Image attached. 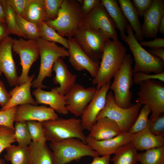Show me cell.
Wrapping results in <instances>:
<instances>
[{
    "label": "cell",
    "instance_id": "1",
    "mask_svg": "<svg viewBox=\"0 0 164 164\" xmlns=\"http://www.w3.org/2000/svg\"><path fill=\"white\" fill-rule=\"evenodd\" d=\"M126 49L118 38L108 39L103 50L97 73L92 81L96 90L111 81L120 68L126 54Z\"/></svg>",
    "mask_w": 164,
    "mask_h": 164
},
{
    "label": "cell",
    "instance_id": "2",
    "mask_svg": "<svg viewBox=\"0 0 164 164\" xmlns=\"http://www.w3.org/2000/svg\"><path fill=\"white\" fill-rule=\"evenodd\" d=\"M84 16L78 0H63L57 18L45 22L62 37H73L83 24Z\"/></svg>",
    "mask_w": 164,
    "mask_h": 164
},
{
    "label": "cell",
    "instance_id": "3",
    "mask_svg": "<svg viewBox=\"0 0 164 164\" xmlns=\"http://www.w3.org/2000/svg\"><path fill=\"white\" fill-rule=\"evenodd\" d=\"M41 123L46 141L57 142L75 138L86 143L87 136L84 132V129L80 118L74 117L68 119L58 118Z\"/></svg>",
    "mask_w": 164,
    "mask_h": 164
},
{
    "label": "cell",
    "instance_id": "4",
    "mask_svg": "<svg viewBox=\"0 0 164 164\" xmlns=\"http://www.w3.org/2000/svg\"><path fill=\"white\" fill-rule=\"evenodd\" d=\"M133 60L130 54H126L121 65L114 77L110 89L113 93L115 102L119 107L127 108L132 105Z\"/></svg>",
    "mask_w": 164,
    "mask_h": 164
},
{
    "label": "cell",
    "instance_id": "5",
    "mask_svg": "<svg viewBox=\"0 0 164 164\" xmlns=\"http://www.w3.org/2000/svg\"><path fill=\"white\" fill-rule=\"evenodd\" d=\"M126 32L127 35L123 40L128 44L133 56L135 62L133 73H158L164 72V62L152 55L140 45L129 24L127 26Z\"/></svg>",
    "mask_w": 164,
    "mask_h": 164
},
{
    "label": "cell",
    "instance_id": "6",
    "mask_svg": "<svg viewBox=\"0 0 164 164\" xmlns=\"http://www.w3.org/2000/svg\"><path fill=\"white\" fill-rule=\"evenodd\" d=\"M49 148L53 152L54 164H67L85 156H99L87 144L80 139L71 138L57 142H51Z\"/></svg>",
    "mask_w": 164,
    "mask_h": 164
},
{
    "label": "cell",
    "instance_id": "7",
    "mask_svg": "<svg viewBox=\"0 0 164 164\" xmlns=\"http://www.w3.org/2000/svg\"><path fill=\"white\" fill-rule=\"evenodd\" d=\"M40 56V63L39 73L37 78L32 82V87H45L43 84L44 79L52 76L53 66L59 58L69 57L68 50L58 46L55 43L39 38L36 39Z\"/></svg>",
    "mask_w": 164,
    "mask_h": 164
},
{
    "label": "cell",
    "instance_id": "8",
    "mask_svg": "<svg viewBox=\"0 0 164 164\" xmlns=\"http://www.w3.org/2000/svg\"><path fill=\"white\" fill-rule=\"evenodd\" d=\"M142 105L136 102L127 108H123L116 103L112 91L108 92L105 106L99 113L96 120L106 117L115 121L119 126L122 133L128 132L139 113Z\"/></svg>",
    "mask_w": 164,
    "mask_h": 164
},
{
    "label": "cell",
    "instance_id": "9",
    "mask_svg": "<svg viewBox=\"0 0 164 164\" xmlns=\"http://www.w3.org/2000/svg\"><path fill=\"white\" fill-rule=\"evenodd\" d=\"M155 80L145 81L140 85L136 102L147 106L152 114L149 119H155L164 113V86Z\"/></svg>",
    "mask_w": 164,
    "mask_h": 164
},
{
    "label": "cell",
    "instance_id": "10",
    "mask_svg": "<svg viewBox=\"0 0 164 164\" xmlns=\"http://www.w3.org/2000/svg\"><path fill=\"white\" fill-rule=\"evenodd\" d=\"M73 38L87 55L98 63L105 44L110 39L101 31L92 29L84 24L78 28Z\"/></svg>",
    "mask_w": 164,
    "mask_h": 164
},
{
    "label": "cell",
    "instance_id": "11",
    "mask_svg": "<svg viewBox=\"0 0 164 164\" xmlns=\"http://www.w3.org/2000/svg\"><path fill=\"white\" fill-rule=\"evenodd\" d=\"M12 50L20 57L22 71L19 77L18 85L27 81L30 76L28 75L30 68L36 61L39 56V46L36 40H25L20 37L13 39Z\"/></svg>",
    "mask_w": 164,
    "mask_h": 164
},
{
    "label": "cell",
    "instance_id": "12",
    "mask_svg": "<svg viewBox=\"0 0 164 164\" xmlns=\"http://www.w3.org/2000/svg\"><path fill=\"white\" fill-rule=\"evenodd\" d=\"M83 24L92 29L101 31L110 39H118L115 24L101 2L84 16Z\"/></svg>",
    "mask_w": 164,
    "mask_h": 164
},
{
    "label": "cell",
    "instance_id": "13",
    "mask_svg": "<svg viewBox=\"0 0 164 164\" xmlns=\"http://www.w3.org/2000/svg\"><path fill=\"white\" fill-rule=\"evenodd\" d=\"M96 91L94 87L85 88L81 85L76 84L64 96L67 111L77 117L81 116Z\"/></svg>",
    "mask_w": 164,
    "mask_h": 164
},
{
    "label": "cell",
    "instance_id": "14",
    "mask_svg": "<svg viewBox=\"0 0 164 164\" xmlns=\"http://www.w3.org/2000/svg\"><path fill=\"white\" fill-rule=\"evenodd\" d=\"M111 83L109 81L96 90L92 99L84 109L80 119L84 129L90 131L96 121L97 115L104 107Z\"/></svg>",
    "mask_w": 164,
    "mask_h": 164
},
{
    "label": "cell",
    "instance_id": "15",
    "mask_svg": "<svg viewBox=\"0 0 164 164\" xmlns=\"http://www.w3.org/2000/svg\"><path fill=\"white\" fill-rule=\"evenodd\" d=\"M69 60L72 67L78 71L85 70L93 78L97 75L99 63L91 59L83 50L73 37L68 38Z\"/></svg>",
    "mask_w": 164,
    "mask_h": 164
},
{
    "label": "cell",
    "instance_id": "16",
    "mask_svg": "<svg viewBox=\"0 0 164 164\" xmlns=\"http://www.w3.org/2000/svg\"><path fill=\"white\" fill-rule=\"evenodd\" d=\"M58 118V115L50 107L27 104L17 106L14 121L15 122L29 121L42 122Z\"/></svg>",
    "mask_w": 164,
    "mask_h": 164
},
{
    "label": "cell",
    "instance_id": "17",
    "mask_svg": "<svg viewBox=\"0 0 164 164\" xmlns=\"http://www.w3.org/2000/svg\"><path fill=\"white\" fill-rule=\"evenodd\" d=\"M13 39L9 36L0 43V71L5 76L9 85H18L19 77L12 53Z\"/></svg>",
    "mask_w": 164,
    "mask_h": 164
},
{
    "label": "cell",
    "instance_id": "18",
    "mask_svg": "<svg viewBox=\"0 0 164 164\" xmlns=\"http://www.w3.org/2000/svg\"><path fill=\"white\" fill-rule=\"evenodd\" d=\"M164 16V1L153 0L151 6L145 12L141 31L147 38L156 37L160 20Z\"/></svg>",
    "mask_w": 164,
    "mask_h": 164
},
{
    "label": "cell",
    "instance_id": "19",
    "mask_svg": "<svg viewBox=\"0 0 164 164\" xmlns=\"http://www.w3.org/2000/svg\"><path fill=\"white\" fill-rule=\"evenodd\" d=\"M132 135L129 132L122 133L113 138L102 140L87 136L86 143L99 155L110 156L120 147L130 142Z\"/></svg>",
    "mask_w": 164,
    "mask_h": 164
},
{
    "label": "cell",
    "instance_id": "20",
    "mask_svg": "<svg viewBox=\"0 0 164 164\" xmlns=\"http://www.w3.org/2000/svg\"><path fill=\"white\" fill-rule=\"evenodd\" d=\"M53 70L55 73L53 81L56 84H59L56 87L59 93L64 96L76 84L77 76L68 70L67 67L61 58H58L54 63Z\"/></svg>",
    "mask_w": 164,
    "mask_h": 164
},
{
    "label": "cell",
    "instance_id": "21",
    "mask_svg": "<svg viewBox=\"0 0 164 164\" xmlns=\"http://www.w3.org/2000/svg\"><path fill=\"white\" fill-rule=\"evenodd\" d=\"M32 94L37 104L48 105L60 114L65 115L69 113L66 109L64 96L59 93L56 87L49 91L38 88L33 91Z\"/></svg>",
    "mask_w": 164,
    "mask_h": 164
},
{
    "label": "cell",
    "instance_id": "22",
    "mask_svg": "<svg viewBox=\"0 0 164 164\" xmlns=\"http://www.w3.org/2000/svg\"><path fill=\"white\" fill-rule=\"evenodd\" d=\"M35 75L33 74L26 82L19 85H17L9 93L10 98L5 105L1 110L25 104L37 105V104L31 93L32 81Z\"/></svg>",
    "mask_w": 164,
    "mask_h": 164
},
{
    "label": "cell",
    "instance_id": "23",
    "mask_svg": "<svg viewBox=\"0 0 164 164\" xmlns=\"http://www.w3.org/2000/svg\"><path fill=\"white\" fill-rule=\"evenodd\" d=\"M90 132L87 136L98 140L111 138L122 133L118 125L106 117L97 119Z\"/></svg>",
    "mask_w": 164,
    "mask_h": 164
},
{
    "label": "cell",
    "instance_id": "24",
    "mask_svg": "<svg viewBox=\"0 0 164 164\" xmlns=\"http://www.w3.org/2000/svg\"><path fill=\"white\" fill-rule=\"evenodd\" d=\"M149 120L146 128L132 135L130 142L137 151H146L164 146V137L152 134L149 129Z\"/></svg>",
    "mask_w": 164,
    "mask_h": 164
},
{
    "label": "cell",
    "instance_id": "25",
    "mask_svg": "<svg viewBox=\"0 0 164 164\" xmlns=\"http://www.w3.org/2000/svg\"><path fill=\"white\" fill-rule=\"evenodd\" d=\"M101 2L114 21L116 28L120 31L121 38L123 40L126 35V29L128 24L119 6L118 1L101 0Z\"/></svg>",
    "mask_w": 164,
    "mask_h": 164
},
{
    "label": "cell",
    "instance_id": "26",
    "mask_svg": "<svg viewBox=\"0 0 164 164\" xmlns=\"http://www.w3.org/2000/svg\"><path fill=\"white\" fill-rule=\"evenodd\" d=\"M29 146L30 151L29 164H54L53 153L46 143L32 141Z\"/></svg>",
    "mask_w": 164,
    "mask_h": 164
},
{
    "label": "cell",
    "instance_id": "27",
    "mask_svg": "<svg viewBox=\"0 0 164 164\" xmlns=\"http://www.w3.org/2000/svg\"><path fill=\"white\" fill-rule=\"evenodd\" d=\"M125 18L135 32V36L138 41L144 39L138 15L130 0H118Z\"/></svg>",
    "mask_w": 164,
    "mask_h": 164
},
{
    "label": "cell",
    "instance_id": "28",
    "mask_svg": "<svg viewBox=\"0 0 164 164\" xmlns=\"http://www.w3.org/2000/svg\"><path fill=\"white\" fill-rule=\"evenodd\" d=\"M138 154L137 150L130 142L118 149L111 160L113 164H136Z\"/></svg>",
    "mask_w": 164,
    "mask_h": 164
},
{
    "label": "cell",
    "instance_id": "29",
    "mask_svg": "<svg viewBox=\"0 0 164 164\" xmlns=\"http://www.w3.org/2000/svg\"><path fill=\"white\" fill-rule=\"evenodd\" d=\"M39 26L46 20L44 0H31L23 17Z\"/></svg>",
    "mask_w": 164,
    "mask_h": 164
},
{
    "label": "cell",
    "instance_id": "30",
    "mask_svg": "<svg viewBox=\"0 0 164 164\" xmlns=\"http://www.w3.org/2000/svg\"><path fill=\"white\" fill-rule=\"evenodd\" d=\"M5 150L6 153L5 159L12 164H29L30 151L29 146L11 145Z\"/></svg>",
    "mask_w": 164,
    "mask_h": 164
},
{
    "label": "cell",
    "instance_id": "31",
    "mask_svg": "<svg viewBox=\"0 0 164 164\" xmlns=\"http://www.w3.org/2000/svg\"><path fill=\"white\" fill-rule=\"evenodd\" d=\"M0 2L4 10L5 22L9 34H13L27 39L20 31L16 21V14L7 0H0Z\"/></svg>",
    "mask_w": 164,
    "mask_h": 164
},
{
    "label": "cell",
    "instance_id": "32",
    "mask_svg": "<svg viewBox=\"0 0 164 164\" xmlns=\"http://www.w3.org/2000/svg\"><path fill=\"white\" fill-rule=\"evenodd\" d=\"M138 161L141 164H164V146L138 153Z\"/></svg>",
    "mask_w": 164,
    "mask_h": 164
},
{
    "label": "cell",
    "instance_id": "33",
    "mask_svg": "<svg viewBox=\"0 0 164 164\" xmlns=\"http://www.w3.org/2000/svg\"><path fill=\"white\" fill-rule=\"evenodd\" d=\"M39 38L46 41L59 43L67 49L69 48L67 39L60 36L55 30L43 22L39 26Z\"/></svg>",
    "mask_w": 164,
    "mask_h": 164
},
{
    "label": "cell",
    "instance_id": "34",
    "mask_svg": "<svg viewBox=\"0 0 164 164\" xmlns=\"http://www.w3.org/2000/svg\"><path fill=\"white\" fill-rule=\"evenodd\" d=\"M17 24L20 30L28 39L36 40L39 38V26L15 14Z\"/></svg>",
    "mask_w": 164,
    "mask_h": 164
},
{
    "label": "cell",
    "instance_id": "35",
    "mask_svg": "<svg viewBox=\"0 0 164 164\" xmlns=\"http://www.w3.org/2000/svg\"><path fill=\"white\" fill-rule=\"evenodd\" d=\"M14 128L15 142L19 145L28 146L32 141L26 121L16 122Z\"/></svg>",
    "mask_w": 164,
    "mask_h": 164
},
{
    "label": "cell",
    "instance_id": "36",
    "mask_svg": "<svg viewBox=\"0 0 164 164\" xmlns=\"http://www.w3.org/2000/svg\"><path fill=\"white\" fill-rule=\"evenodd\" d=\"M151 112L147 106L144 105L141 109L138 115L128 132L132 134L138 132L144 129L148 123V116Z\"/></svg>",
    "mask_w": 164,
    "mask_h": 164
},
{
    "label": "cell",
    "instance_id": "37",
    "mask_svg": "<svg viewBox=\"0 0 164 164\" xmlns=\"http://www.w3.org/2000/svg\"><path fill=\"white\" fill-rule=\"evenodd\" d=\"M32 141L40 143H46L43 128L41 122L33 121H26Z\"/></svg>",
    "mask_w": 164,
    "mask_h": 164
},
{
    "label": "cell",
    "instance_id": "38",
    "mask_svg": "<svg viewBox=\"0 0 164 164\" xmlns=\"http://www.w3.org/2000/svg\"><path fill=\"white\" fill-rule=\"evenodd\" d=\"M14 131L7 127L0 125V154L6 148L15 142ZM0 164H5L3 160L0 159Z\"/></svg>",
    "mask_w": 164,
    "mask_h": 164
},
{
    "label": "cell",
    "instance_id": "39",
    "mask_svg": "<svg viewBox=\"0 0 164 164\" xmlns=\"http://www.w3.org/2000/svg\"><path fill=\"white\" fill-rule=\"evenodd\" d=\"M63 0H44L45 21L53 20L57 17Z\"/></svg>",
    "mask_w": 164,
    "mask_h": 164
},
{
    "label": "cell",
    "instance_id": "40",
    "mask_svg": "<svg viewBox=\"0 0 164 164\" xmlns=\"http://www.w3.org/2000/svg\"><path fill=\"white\" fill-rule=\"evenodd\" d=\"M17 106L0 111V125L5 126L14 130V122Z\"/></svg>",
    "mask_w": 164,
    "mask_h": 164
},
{
    "label": "cell",
    "instance_id": "41",
    "mask_svg": "<svg viewBox=\"0 0 164 164\" xmlns=\"http://www.w3.org/2000/svg\"><path fill=\"white\" fill-rule=\"evenodd\" d=\"M133 77V82L139 85L145 81L151 80H157L164 82V72L154 74L138 72L134 73Z\"/></svg>",
    "mask_w": 164,
    "mask_h": 164
},
{
    "label": "cell",
    "instance_id": "42",
    "mask_svg": "<svg viewBox=\"0 0 164 164\" xmlns=\"http://www.w3.org/2000/svg\"><path fill=\"white\" fill-rule=\"evenodd\" d=\"M149 129L153 134L159 136L164 135V115L163 114L152 120L149 119Z\"/></svg>",
    "mask_w": 164,
    "mask_h": 164
},
{
    "label": "cell",
    "instance_id": "43",
    "mask_svg": "<svg viewBox=\"0 0 164 164\" xmlns=\"http://www.w3.org/2000/svg\"><path fill=\"white\" fill-rule=\"evenodd\" d=\"M15 13L23 17L25 11L31 0H7Z\"/></svg>",
    "mask_w": 164,
    "mask_h": 164
},
{
    "label": "cell",
    "instance_id": "44",
    "mask_svg": "<svg viewBox=\"0 0 164 164\" xmlns=\"http://www.w3.org/2000/svg\"><path fill=\"white\" fill-rule=\"evenodd\" d=\"M153 0H132V4L139 16L143 18L145 11L149 8Z\"/></svg>",
    "mask_w": 164,
    "mask_h": 164
},
{
    "label": "cell",
    "instance_id": "45",
    "mask_svg": "<svg viewBox=\"0 0 164 164\" xmlns=\"http://www.w3.org/2000/svg\"><path fill=\"white\" fill-rule=\"evenodd\" d=\"M80 4L81 10L84 16L90 12L96 6L101 3L99 0H78Z\"/></svg>",
    "mask_w": 164,
    "mask_h": 164
},
{
    "label": "cell",
    "instance_id": "46",
    "mask_svg": "<svg viewBox=\"0 0 164 164\" xmlns=\"http://www.w3.org/2000/svg\"><path fill=\"white\" fill-rule=\"evenodd\" d=\"M142 46L148 47L151 49L164 47V38L155 37L154 39L148 41L142 40L139 43Z\"/></svg>",
    "mask_w": 164,
    "mask_h": 164
},
{
    "label": "cell",
    "instance_id": "47",
    "mask_svg": "<svg viewBox=\"0 0 164 164\" xmlns=\"http://www.w3.org/2000/svg\"><path fill=\"white\" fill-rule=\"evenodd\" d=\"M10 98L9 93L5 88L4 84L0 80V105L2 108L5 105Z\"/></svg>",
    "mask_w": 164,
    "mask_h": 164
},
{
    "label": "cell",
    "instance_id": "48",
    "mask_svg": "<svg viewBox=\"0 0 164 164\" xmlns=\"http://www.w3.org/2000/svg\"><path fill=\"white\" fill-rule=\"evenodd\" d=\"M110 156H98L93 158V161L90 164H110Z\"/></svg>",
    "mask_w": 164,
    "mask_h": 164
},
{
    "label": "cell",
    "instance_id": "49",
    "mask_svg": "<svg viewBox=\"0 0 164 164\" xmlns=\"http://www.w3.org/2000/svg\"><path fill=\"white\" fill-rule=\"evenodd\" d=\"M149 52L152 55L159 58L164 62V47L150 49L149 50Z\"/></svg>",
    "mask_w": 164,
    "mask_h": 164
},
{
    "label": "cell",
    "instance_id": "50",
    "mask_svg": "<svg viewBox=\"0 0 164 164\" xmlns=\"http://www.w3.org/2000/svg\"><path fill=\"white\" fill-rule=\"evenodd\" d=\"M9 35L6 23L0 22V43Z\"/></svg>",
    "mask_w": 164,
    "mask_h": 164
},
{
    "label": "cell",
    "instance_id": "51",
    "mask_svg": "<svg viewBox=\"0 0 164 164\" xmlns=\"http://www.w3.org/2000/svg\"><path fill=\"white\" fill-rule=\"evenodd\" d=\"M159 32L162 34H164V16L162 18L159 25Z\"/></svg>",
    "mask_w": 164,
    "mask_h": 164
},
{
    "label": "cell",
    "instance_id": "52",
    "mask_svg": "<svg viewBox=\"0 0 164 164\" xmlns=\"http://www.w3.org/2000/svg\"><path fill=\"white\" fill-rule=\"evenodd\" d=\"M0 18L5 20V14L3 8L0 2Z\"/></svg>",
    "mask_w": 164,
    "mask_h": 164
},
{
    "label": "cell",
    "instance_id": "53",
    "mask_svg": "<svg viewBox=\"0 0 164 164\" xmlns=\"http://www.w3.org/2000/svg\"><path fill=\"white\" fill-rule=\"evenodd\" d=\"M0 22H5V20L2 19V18H0Z\"/></svg>",
    "mask_w": 164,
    "mask_h": 164
},
{
    "label": "cell",
    "instance_id": "54",
    "mask_svg": "<svg viewBox=\"0 0 164 164\" xmlns=\"http://www.w3.org/2000/svg\"><path fill=\"white\" fill-rule=\"evenodd\" d=\"M2 73L0 71V76L2 75Z\"/></svg>",
    "mask_w": 164,
    "mask_h": 164
},
{
    "label": "cell",
    "instance_id": "55",
    "mask_svg": "<svg viewBox=\"0 0 164 164\" xmlns=\"http://www.w3.org/2000/svg\"><path fill=\"white\" fill-rule=\"evenodd\" d=\"M136 164H138V163H137Z\"/></svg>",
    "mask_w": 164,
    "mask_h": 164
}]
</instances>
